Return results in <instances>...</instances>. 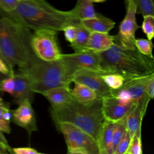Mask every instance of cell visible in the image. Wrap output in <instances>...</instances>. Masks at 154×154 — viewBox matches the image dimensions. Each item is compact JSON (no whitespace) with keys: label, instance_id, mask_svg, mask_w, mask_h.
I'll return each instance as SVG.
<instances>
[{"label":"cell","instance_id":"d6986e66","mask_svg":"<svg viewBox=\"0 0 154 154\" xmlns=\"http://www.w3.org/2000/svg\"><path fill=\"white\" fill-rule=\"evenodd\" d=\"M71 93L73 98L77 102L84 105H90L98 99L102 98L88 87L79 83H75Z\"/></svg>","mask_w":154,"mask_h":154},{"label":"cell","instance_id":"6da1fadb","mask_svg":"<svg viewBox=\"0 0 154 154\" xmlns=\"http://www.w3.org/2000/svg\"><path fill=\"white\" fill-rule=\"evenodd\" d=\"M5 14L34 31L46 29L58 32L68 25L80 23L70 10L57 9L46 0H19L16 8Z\"/></svg>","mask_w":154,"mask_h":154},{"label":"cell","instance_id":"e575fe53","mask_svg":"<svg viewBox=\"0 0 154 154\" xmlns=\"http://www.w3.org/2000/svg\"><path fill=\"white\" fill-rule=\"evenodd\" d=\"M14 72L11 70L8 66L5 64V63L0 58V73L9 76L14 74Z\"/></svg>","mask_w":154,"mask_h":154},{"label":"cell","instance_id":"cb8c5ba5","mask_svg":"<svg viewBox=\"0 0 154 154\" xmlns=\"http://www.w3.org/2000/svg\"><path fill=\"white\" fill-rule=\"evenodd\" d=\"M100 77L111 90L120 89L127 81L123 76L116 73H100Z\"/></svg>","mask_w":154,"mask_h":154},{"label":"cell","instance_id":"d4e9b609","mask_svg":"<svg viewBox=\"0 0 154 154\" xmlns=\"http://www.w3.org/2000/svg\"><path fill=\"white\" fill-rule=\"evenodd\" d=\"M136 7V13L143 16H154L153 0H132Z\"/></svg>","mask_w":154,"mask_h":154},{"label":"cell","instance_id":"4fadbf2b","mask_svg":"<svg viewBox=\"0 0 154 154\" xmlns=\"http://www.w3.org/2000/svg\"><path fill=\"white\" fill-rule=\"evenodd\" d=\"M14 80V89L11 97L13 102L18 105L23 100L28 99L31 103L33 100L34 93L31 90L30 81L28 76L23 72L13 74Z\"/></svg>","mask_w":154,"mask_h":154},{"label":"cell","instance_id":"f546056e","mask_svg":"<svg viewBox=\"0 0 154 154\" xmlns=\"http://www.w3.org/2000/svg\"><path fill=\"white\" fill-rule=\"evenodd\" d=\"M14 89V80L13 75L7 76L0 82V91L6 92L13 95Z\"/></svg>","mask_w":154,"mask_h":154},{"label":"cell","instance_id":"7c38bea8","mask_svg":"<svg viewBox=\"0 0 154 154\" xmlns=\"http://www.w3.org/2000/svg\"><path fill=\"white\" fill-rule=\"evenodd\" d=\"M73 82L88 87L102 98L111 94L112 90L105 84L99 73L83 70L78 71L74 74Z\"/></svg>","mask_w":154,"mask_h":154},{"label":"cell","instance_id":"e0dca14e","mask_svg":"<svg viewBox=\"0 0 154 154\" xmlns=\"http://www.w3.org/2000/svg\"><path fill=\"white\" fill-rule=\"evenodd\" d=\"M81 24L90 32L109 33L115 26V22L111 19L97 13L96 16L90 19L80 21Z\"/></svg>","mask_w":154,"mask_h":154},{"label":"cell","instance_id":"ab89813d","mask_svg":"<svg viewBox=\"0 0 154 154\" xmlns=\"http://www.w3.org/2000/svg\"><path fill=\"white\" fill-rule=\"evenodd\" d=\"M91 2H97V3H100V2H103L106 1V0H90Z\"/></svg>","mask_w":154,"mask_h":154},{"label":"cell","instance_id":"83f0119b","mask_svg":"<svg viewBox=\"0 0 154 154\" xmlns=\"http://www.w3.org/2000/svg\"><path fill=\"white\" fill-rule=\"evenodd\" d=\"M126 153L128 154H142L141 132L135 134L131 139Z\"/></svg>","mask_w":154,"mask_h":154},{"label":"cell","instance_id":"b9f144b4","mask_svg":"<svg viewBox=\"0 0 154 154\" xmlns=\"http://www.w3.org/2000/svg\"><path fill=\"white\" fill-rule=\"evenodd\" d=\"M11 147H10V149H9V154H14L13 153V152H12V150H11Z\"/></svg>","mask_w":154,"mask_h":154},{"label":"cell","instance_id":"30bf717a","mask_svg":"<svg viewBox=\"0 0 154 154\" xmlns=\"http://www.w3.org/2000/svg\"><path fill=\"white\" fill-rule=\"evenodd\" d=\"M137 104H125L111 94L102 98V112L103 118L106 121L117 122L126 117Z\"/></svg>","mask_w":154,"mask_h":154},{"label":"cell","instance_id":"7a4b0ae2","mask_svg":"<svg viewBox=\"0 0 154 154\" xmlns=\"http://www.w3.org/2000/svg\"><path fill=\"white\" fill-rule=\"evenodd\" d=\"M30 29L5 15L0 18V50L13 69L25 72L35 57L31 46Z\"/></svg>","mask_w":154,"mask_h":154},{"label":"cell","instance_id":"2e32d148","mask_svg":"<svg viewBox=\"0 0 154 154\" xmlns=\"http://www.w3.org/2000/svg\"><path fill=\"white\" fill-rule=\"evenodd\" d=\"M41 94L45 96L51 105V109L59 108L72 101L74 99L71 90L67 87H57L44 91Z\"/></svg>","mask_w":154,"mask_h":154},{"label":"cell","instance_id":"7bdbcfd3","mask_svg":"<svg viewBox=\"0 0 154 154\" xmlns=\"http://www.w3.org/2000/svg\"><path fill=\"white\" fill-rule=\"evenodd\" d=\"M38 154H45V153H38Z\"/></svg>","mask_w":154,"mask_h":154},{"label":"cell","instance_id":"74e56055","mask_svg":"<svg viewBox=\"0 0 154 154\" xmlns=\"http://www.w3.org/2000/svg\"><path fill=\"white\" fill-rule=\"evenodd\" d=\"M0 58L1 59H2L5 63V64L8 66V67L11 69V70H12V71H13L14 72V70H13V69L10 66V64L8 63V62L7 61V60L5 58V57H4V55H3V54H2V52H1V50H0Z\"/></svg>","mask_w":154,"mask_h":154},{"label":"cell","instance_id":"ac0fdd59","mask_svg":"<svg viewBox=\"0 0 154 154\" xmlns=\"http://www.w3.org/2000/svg\"><path fill=\"white\" fill-rule=\"evenodd\" d=\"M116 123L105 120L102 124L96 139L99 154H106L111 142Z\"/></svg>","mask_w":154,"mask_h":154},{"label":"cell","instance_id":"f35d334b","mask_svg":"<svg viewBox=\"0 0 154 154\" xmlns=\"http://www.w3.org/2000/svg\"><path fill=\"white\" fill-rule=\"evenodd\" d=\"M67 154H87L84 152H70V151H67Z\"/></svg>","mask_w":154,"mask_h":154},{"label":"cell","instance_id":"836d02e7","mask_svg":"<svg viewBox=\"0 0 154 154\" xmlns=\"http://www.w3.org/2000/svg\"><path fill=\"white\" fill-rule=\"evenodd\" d=\"M146 94L151 100L153 99L154 96V76L152 77L147 82L146 87Z\"/></svg>","mask_w":154,"mask_h":154},{"label":"cell","instance_id":"5b68a950","mask_svg":"<svg viewBox=\"0 0 154 154\" xmlns=\"http://www.w3.org/2000/svg\"><path fill=\"white\" fill-rule=\"evenodd\" d=\"M23 73L30 81L31 91L39 94L54 88H69L75 73L60 60L47 62L36 56Z\"/></svg>","mask_w":154,"mask_h":154},{"label":"cell","instance_id":"1f68e13d","mask_svg":"<svg viewBox=\"0 0 154 154\" xmlns=\"http://www.w3.org/2000/svg\"><path fill=\"white\" fill-rule=\"evenodd\" d=\"M64 34L66 40L70 43H72L76 37V27L75 25H68L63 30Z\"/></svg>","mask_w":154,"mask_h":154},{"label":"cell","instance_id":"9c48e42d","mask_svg":"<svg viewBox=\"0 0 154 154\" xmlns=\"http://www.w3.org/2000/svg\"><path fill=\"white\" fill-rule=\"evenodd\" d=\"M60 60L75 73L81 70L103 73L99 53L86 51L63 54Z\"/></svg>","mask_w":154,"mask_h":154},{"label":"cell","instance_id":"60d3db41","mask_svg":"<svg viewBox=\"0 0 154 154\" xmlns=\"http://www.w3.org/2000/svg\"><path fill=\"white\" fill-rule=\"evenodd\" d=\"M5 77H7V76L4 75H2V74L0 73V82H1L3 79H4Z\"/></svg>","mask_w":154,"mask_h":154},{"label":"cell","instance_id":"277c9868","mask_svg":"<svg viewBox=\"0 0 154 154\" xmlns=\"http://www.w3.org/2000/svg\"><path fill=\"white\" fill-rule=\"evenodd\" d=\"M55 123H69L86 132L96 141L105 119L102 112V98L84 105L75 99L55 109H51Z\"/></svg>","mask_w":154,"mask_h":154},{"label":"cell","instance_id":"8992f818","mask_svg":"<svg viewBox=\"0 0 154 154\" xmlns=\"http://www.w3.org/2000/svg\"><path fill=\"white\" fill-rule=\"evenodd\" d=\"M58 32L40 29L34 31L31 38V46L34 55L40 60L51 62L61 59L63 54L57 42Z\"/></svg>","mask_w":154,"mask_h":154},{"label":"cell","instance_id":"52a82bcc","mask_svg":"<svg viewBox=\"0 0 154 154\" xmlns=\"http://www.w3.org/2000/svg\"><path fill=\"white\" fill-rule=\"evenodd\" d=\"M63 134L67 151L81 152L87 154H99L96 141L90 135L67 123H55Z\"/></svg>","mask_w":154,"mask_h":154},{"label":"cell","instance_id":"ee69618b","mask_svg":"<svg viewBox=\"0 0 154 154\" xmlns=\"http://www.w3.org/2000/svg\"><path fill=\"white\" fill-rule=\"evenodd\" d=\"M125 154H128V153H125Z\"/></svg>","mask_w":154,"mask_h":154},{"label":"cell","instance_id":"4dcf8cb0","mask_svg":"<svg viewBox=\"0 0 154 154\" xmlns=\"http://www.w3.org/2000/svg\"><path fill=\"white\" fill-rule=\"evenodd\" d=\"M19 0H0V10L8 13L13 11L17 7Z\"/></svg>","mask_w":154,"mask_h":154},{"label":"cell","instance_id":"3957f363","mask_svg":"<svg viewBox=\"0 0 154 154\" xmlns=\"http://www.w3.org/2000/svg\"><path fill=\"white\" fill-rule=\"evenodd\" d=\"M99 54L103 73H119L127 80L154 73V59L142 55L137 49H127L114 43Z\"/></svg>","mask_w":154,"mask_h":154},{"label":"cell","instance_id":"484cf974","mask_svg":"<svg viewBox=\"0 0 154 154\" xmlns=\"http://www.w3.org/2000/svg\"><path fill=\"white\" fill-rule=\"evenodd\" d=\"M135 46L137 50L142 55L153 58L152 55L153 45L151 40L144 38H135Z\"/></svg>","mask_w":154,"mask_h":154},{"label":"cell","instance_id":"44dd1931","mask_svg":"<svg viewBox=\"0 0 154 154\" xmlns=\"http://www.w3.org/2000/svg\"><path fill=\"white\" fill-rule=\"evenodd\" d=\"M76 27V37L74 42L69 45L75 52H85V47L90 32L84 28L81 23L75 25Z\"/></svg>","mask_w":154,"mask_h":154},{"label":"cell","instance_id":"8fae6325","mask_svg":"<svg viewBox=\"0 0 154 154\" xmlns=\"http://www.w3.org/2000/svg\"><path fill=\"white\" fill-rule=\"evenodd\" d=\"M31 103L26 99L11 111V122L26 129L29 134L37 130L35 114Z\"/></svg>","mask_w":154,"mask_h":154},{"label":"cell","instance_id":"9a60e30c","mask_svg":"<svg viewBox=\"0 0 154 154\" xmlns=\"http://www.w3.org/2000/svg\"><path fill=\"white\" fill-rule=\"evenodd\" d=\"M114 44V35L109 33L90 32L85 47V52L100 53L108 50Z\"/></svg>","mask_w":154,"mask_h":154},{"label":"cell","instance_id":"7402d4cb","mask_svg":"<svg viewBox=\"0 0 154 154\" xmlns=\"http://www.w3.org/2000/svg\"><path fill=\"white\" fill-rule=\"evenodd\" d=\"M11 111L10 103L0 97V132L2 134L11 132Z\"/></svg>","mask_w":154,"mask_h":154},{"label":"cell","instance_id":"d590c367","mask_svg":"<svg viewBox=\"0 0 154 154\" xmlns=\"http://www.w3.org/2000/svg\"><path fill=\"white\" fill-rule=\"evenodd\" d=\"M10 147L9 145H6L0 142V154H9Z\"/></svg>","mask_w":154,"mask_h":154},{"label":"cell","instance_id":"603a6c76","mask_svg":"<svg viewBox=\"0 0 154 154\" xmlns=\"http://www.w3.org/2000/svg\"><path fill=\"white\" fill-rule=\"evenodd\" d=\"M126 116L122 119L116 123V126L112 134V140L106 154H113L116 147L122 139L125 132L126 130Z\"/></svg>","mask_w":154,"mask_h":154},{"label":"cell","instance_id":"ffe728a7","mask_svg":"<svg viewBox=\"0 0 154 154\" xmlns=\"http://www.w3.org/2000/svg\"><path fill=\"white\" fill-rule=\"evenodd\" d=\"M70 11L79 21L94 18L97 14L93 2L90 0H77L75 7Z\"/></svg>","mask_w":154,"mask_h":154},{"label":"cell","instance_id":"d6a6232c","mask_svg":"<svg viewBox=\"0 0 154 154\" xmlns=\"http://www.w3.org/2000/svg\"><path fill=\"white\" fill-rule=\"evenodd\" d=\"M11 150L14 154H38L36 150L31 147H16Z\"/></svg>","mask_w":154,"mask_h":154},{"label":"cell","instance_id":"8d00e7d4","mask_svg":"<svg viewBox=\"0 0 154 154\" xmlns=\"http://www.w3.org/2000/svg\"><path fill=\"white\" fill-rule=\"evenodd\" d=\"M0 142L4 144H6V145H9L8 144V143L7 141V140H6L5 137H4V134L1 132H0Z\"/></svg>","mask_w":154,"mask_h":154},{"label":"cell","instance_id":"f1b7e54d","mask_svg":"<svg viewBox=\"0 0 154 154\" xmlns=\"http://www.w3.org/2000/svg\"><path fill=\"white\" fill-rule=\"evenodd\" d=\"M131 137L128 132L126 130L122 139L119 143L113 154H125L126 153L131 141Z\"/></svg>","mask_w":154,"mask_h":154},{"label":"cell","instance_id":"4316f807","mask_svg":"<svg viewBox=\"0 0 154 154\" xmlns=\"http://www.w3.org/2000/svg\"><path fill=\"white\" fill-rule=\"evenodd\" d=\"M141 28L147 39L152 41L154 36V16L147 15L143 16Z\"/></svg>","mask_w":154,"mask_h":154},{"label":"cell","instance_id":"5bb4252c","mask_svg":"<svg viewBox=\"0 0 154 154\" xmlns=\"http://www.w3.org/2000/svg\"><path fill=\"white\" fill-rule=\"evenodd\" d=\"M148 103V102L138 103L126 116V128L131 138L137 132H141L143 118L145 115Z\"/></svg>","mask_w":154,"mask_h":154},{"label":"cell","instance_id":"ba28073f","mask_svg":"<svg viewBox=\"0 0 154 154\" xmlns=\"http://www.w3.org/2000/svg\"><path fill=\"white\" fill-rule=\"evenodd\" d=\"M126 12L121 22L118 33L114 35V43L127 49H136L135 32L140 28L136 20V7L132 0H125Z\"/></svg>","mask_w":154,"mask_h":154}]
</instances>
